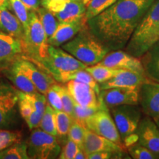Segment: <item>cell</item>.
Here are the masks:
<instances>
[{
  "instance_id": "cell-1",
  "label": "cell",
  "mask_w": 159,
  "mask_h": 159,
  "mask_svg": "<svg viewBox=\"0 0 159 159\" xmlns=\"http://www.w3.org/2000/svg\"><path fill=\"white\" fill-rule=\"evenodd\" d=\"M155 0H117L87 21L89 28L111 51L124 49Z\"/></svg>"
},
{
  "instance_id": "cell-2",
  "label": "cell",
  "mask_w": 159,
  "mask_h": 159,
  "mask_svg": "<svg viewBox=\"0 0 159 159\" xmlns=\"http://www.w3.org/2000/svg\"><path fill=\"white\" fill-rule=\"evenodd\" d=\"M158 41L159 0H155L135 29L124 49L130 55L140 58Z\"/></svg>"
},
{
  "instance_id": "cell-3",
  "label": "cell",
  "mask_w": 159,
  "mask_h": 159,
  "mask_svg": "<svg viewBox=\"0 0 159 159\" xmlns=\"http://www.w3.org/2000/svg\"><path fill=\"white\" fill-rule=\"evenodd\" d=\"M61 48L86 66L99 63L109 52L108 47L89 28L88 25Z\"/></svg>"
},
{
  "instance_id": "cell-4",
  "label": "cell",
  "mask_w": 159,
  "mask_h": 159,
  "mask_svg": "<svg viewBox=\"0 0 159 159\" xmlns=\"http://www.w3.org/2000/svg\"><path fill=\"white\" fill-rule=\"evenodd\" d=\"M39 66L47 70L57 82L61 83L67 75L88 66L68 52L52 45H49L47 57Z\"/></svg>"
},
{
  "instance_id": "cell-5",
  "label": "cell",
  "mask_w": 159,
  "mask_h": 159,
  "mask_svg": "<svg viewBox=\"0 0 159 159\" xmlns=\"http://www.w3.org/2000/svg\"><path fill=\"white\" fill-rule=\"evenodd\" d=\"M48 39L39 18L35 11H30L29 23L25 32L23 42L24 52H27L28 59L39 65L47 56Z\"/></svg>"
},
{
  "instance_id": "cell-6",
  "label": "cell",
  "mask_w": 159,
  "mask_h": 159,
  "mask_svg": "<svg viewBox=\"0 0 159 159\" xmlns=\"http://www.w3.org/2000/svg\"><path fill=\"white\" fill-rule=\"evenodd\" d=\"M27 144L30 158L54 159L61 150L57 137L41 129L33 130Z\"/></svg>"
},
{
  "instance_id": "cell-7",
  "label": "cell",
  "mask_w": 159,
  "mask_h": 159,
  "mask_svg": "<svg viewBox=\"0 0 159 159\" xmlns=\"http://www.w3.org/2000/svg\"><path fill=\"white\" fill-rule=\"evenodd\" d=\"M123 142L127 137L136 133L142 119V111L139 105H122L110 109Z\"/></svg>"
},
{
  "instance_id": "cell-8",
  "label": "cell",
  "mask_w": 159,
  "mask_h": 159,
  "mask_svg": "<svg viewBox=\"0 0 159 159\" xmlns=\"http://www.w3.org/2000/svg\"><path fill=\"white\" fill-rule=\"evenodd\" d=\"M84 126L95 134L112 141L125 149L118 129L109 110H99L84 121Z\"/></svg>"
},
{
  "instance_id": "cell-9",
  "label": "cell",
  "mask_w": 159,
  "mask_h": 159,
  "mask_svg": "<svg viewBox=\"0 0 159 159\" xmlns=\"http://www.w3.org/2000/svg\"><path fill=\"white\" fill-rule=\"evenodd\" d=\"M66 86L77 104L85 108L109 110L103 103L99 94L89 85L75 80H69Z\"/></svg>"
},
{
  "instance_id": "cell-10",
  "label": "cell",
  "mask_w": 159,
  "mask_h": 159,
  "mask_svg": "<svg viewBox=\"0 0 159 159\" xmlns=\"http://www.w3.org/2000/svg\"><path fill=\"white\" fill-rule=\"evenodd\" d=\"M19 91L16 87L0 83V129L8 128L15 116Z\"/></svg>"
},
{
  "instance_id": "cell-11",
  "label": "cell",
  "mask_w": 159,
  "mask_h": 159,
  "mask_svg": "<svg viewBox=\"0 0 159 159\" xmlns=\"http://www.w3.org/2000/svg\"><path fill=\"white\" fill-rule=\"evenodd\" d=\"M17 64L34 84L39 92L47 94L48 89L57 81L48 72H45L39 65L27 58H17Z\"/></svg>"
},
{
  "instance_id": "cell-12",
  "label": "cell",
  "mask_w": 159,
  "mask_h": 159,
  "mask_svg": "<svg viewBox=\"0 0 159 159\" xmlns=\"http://www.w3.org/2000/svg\"><path fill=\"white\" fill-rule=\"evenodd\" d=\"M139 105L142 113L152 119H159V83L148 80L139 89Z\"/></svg>"
},
{
  "instance_id": "cell-13",
  "label": "cell",
  "mask_w": 159,
  "mask_h": 159,
  "mask_svg": "<svg viewBox=\"0 0 159 159\" xmlns=\"http://www.w3.org/2000/svg\"><path fill=\"white\" fill-rule=\"evenodd\" d=\"M99 63L119 70H126L144 74L140 58L122 49L111 51Z\"/></svg>"
},
{
  "instance_id": "cell-14",
  "label": "cell",
  "mask_w": 159,
  "mask_h": 159,
  "mask_svg": "<svg viewBox=\"0 0 159 159\" xmlns=\"http://www.w3.org/2000/svg\"><path fill=\"white\" fill-rule=\"evenodd\" d=\"M139 89L113 88L100 90L102 102L108 109L122 105H139Z\"/></svg>"
},
{
  "instance_id": "cell-15",
  "label": "cell",
  "mask_w": 159,
  "mask_h": 159,
  "mask_svg": "<svg viewBox=\"0 0 159 159\" xmlns=\"http://www.w3.org/2000/svg\"><path fill=\"white\" fill-rule=\"evenodd\" d=\"M136 134L137 143L159 155V128L154 119L148 116L141 119Z\"/></svg>"
},
{
  "instance_id": "cell-16",
  "label": "cell",
  "mask_w": 159,
  "mask_h": 159,
  "mask_svg": "<svg viewBox=\"0 0 159 159\" xmlns=\"http://www.w3.org/2000/svg\"><path fill=\"white\" fill-rule=\"evenodd\" d=\"M86 26L87 21L85 17L66 22H59L56 30L48 39V43L54 47H61L73 39Z\"/></svg>"
},
{
  "instance_id": "cell-17",
  "label": "cell",
  "mask_w": 159,
  "mask_h": 159,
  "mask_svg": "<svg viewBox=\"0 0 159 159\" xmlns=\"http://www.w3.org/2000/svg\"><path fill=\"white\" fill-rule=\"evenodd\" d=\"M82 150L86 155L99 151H108L112 152H122L124 148L119 146L112 141L99 136L94 132L85 128L84 140H83Z\"/></svg>"
},
{
  "instance_id": "cell-18",
  "label": "cell",
  "mask_w": 159,
  "mask_h": 159,
  "mask_svg": "<svg viewBox=\"0 0 159 159\" xmlns=\"http://www.w3.org/2000/svg\"><path fill=\"white\" fill-rule=\"evenodd\" d=\"M148 80L144 74L121 70L109 80L99 84V87L100 90L113 88L139 89L142 83Z\"/></svg>"
},
{
  "instance_id": "cell-19",
  "label": "cell",
  "mask_w": 159,
  "mask_h": 159,
  "mask_svg": "<svg viewBox=\"0 0 159 159\" xmlns=\"http://www.w3.org/2000/svg\"><path fill=\"white\" fill-rule=\"evenodd\" d=\"M23 52L22 41L0 31V66L9 65Z\"/></svg>"
},
{
  "instance_id": "cell-20",
  "label": "cell",
  "mask_w": 159,
  "mask_h": 159,
  "mask_svg": "<svg viewBox=\"0 0 159 159\" xmlns=\"http://www.w3.org/2000/svg\"><path fill=\"white\" fill-rule=\"evenodd\" d=\"M59 22H66L85 17L86 5L83 1L70 2L48 9Z\"/></svg>"
},
{
  "instance_id": "cell-21",
  "label": "cell",
  "mask_w": 159,
  "mask_h": 159,
  "mask_svg": "<svg viewBox=\"0 0 159 159\" xmlns=\"http://www.w3.org/2000/svg\"><path fill=\"white\" fill-rule=\"evenodd\" d=\"M5 76L8 78L18 90L25 93L37 92L38 90L32 81L17 64L16 60L5 69Z\"/></svg>"
},
{
  "instance_id": "cell-22",
  "label": "cell",
  "mask_w": 159,
  "mask_h": 159,
  "mask_svg": "<svg viewBox=\"0 0 159 159\" xmlns=\"http://www.w3.org/2000/svg\"><path fill=\"white\" fill-rule=\"evenodd\" d=\"M0 31L24 42L25 30L18 18L7 7L0 8Z\"/></svg>"
},
{
  "instance_id": "cell-23",
  "label": "cell",
  "mask_w": 159,
  "mask_h": 159,
  "mask_svg": "<svg viewBox=\"0 0 159 159\" xmlns=\"http://www.w3.org/2000/svg\"><path fill=\"white\" fill-rule=\"evenodd\" d=\"M140 60L147 78L159 83V41L152 45Z\"/></svg>"
},
{
  "instance_id": "cell-24",
  "label": "cell",
  "mask_w": 159,
  "mask_h": 159,
  "mask_svg": "<svg viewBox=\"0 0 159 159\" xmlns=\"http://www.w3.org/2000/svg\"><path fill=\"white\" fill-rule=\"evenodd\" d=\"M18 106H19L20 114L25 120L30 130H33L39 128L43 115L40 114L33 108V107L25 97L24 93L20 91L19 93Z\"/></svg>"
},
{
  "instance_id": "cell-25",
  "label": "cell",
  "mask_w": 159,
  "mask_h": 159,
  "mask_svg": "<svg viewBox=\"0 0 159 159\" xmlns=\"http://www.w3.org/2000/svg\"><path fill=\"white\" fill-rule=\"evenodd\" d=\"M35 12L44 29L47 39H49L56 30L57 26L59 25L58 20L50 11L45 8L43 6L40 7Z\"/></svg>"
},
{
  "instance_id": "cell-26",
  "label": "cell",
  "mask_w": 159,
  "mask_h": 159,
  "mask_svg": "<svg viewBox=\"0 0 159 159\" xmlns=\"http://www.w3.org/2000/svg\"><path fill=\"white\" fill-rule=\"evenodd\" d=\"M85 70L88 71L99 84L109 80L121 71L119 69H114L105 66L100 63L89 66L85 68Z\"/></svg>"
},
{
  "instance_id": "cell-27",
  "label": "cell",
  "mask_w": 159,
  "mask_h": 159,
  "mask_svg": "<svg viewBox=\"0 0 159 159\" xmlns=\"http://www.w3.org/2000/svg\"><path fill=\"white\" fill-rule=\"evenodd\" d=\"M27 144L20 142L11 145L9 148L0 151V159H28Z\"/></svg>"
},
{
  "instance_id": "cell-28",
  "label": "cell",
  "mask_w": 159,
  "mask_h": 159,
  "mask_svg": "<svg viewBox=\"0 0 159 159\" xmlns=\"http://www.w3.org/2000/svg\"><path fill=\"white\" fill-rule=\"evenodd\" d=\"M69 80H75L77 82H80L91 86L94 89L97 94H100V87L99 84L97 82L93 77L85 69H79L75 71L70 74L67 75L63 79V83H67Z\"/></svg>"
},
{
  "instance_id": "cell-29",
  "label": "cell",
  "mask_w": 159,
  "mask_h": 159,
  "mask_svg": "<svg viewBox=\"0 0 159 159\" xmlns=\"http://www.w3.org/2000/svg\"><path fill=\"white\" fill-rule=\"evenodd\" d=\"M39 127L41 129L48 134L57 137L56 128V118H55V110L47 102L44 112H43Z\"/></svg>"
},
{
  "instance_id": "cell-30",
  "label": "cell",
  "mask_w": 159,
  "mask_h": 159,
  "mask_svg": "<svg viewBox=\"0 0 159 159\" xmlns=\"http://www.w3.org/2000/svg\"><path fill=\"white\" fill-rule=\"evenodd\" d=\"M116 1L117 0H90L86 5L85 19L89 21L108 8Z\"/></svg>"
},
{
  "instance_id": "cell-31",
  "label": "cell",
  "mask_w": 159,
  "mask_h": 159,
  "mask_svg": "<svg viewBox=\"0 0 159 159\" xmlns=\"http://www.w3.org/2000/svg\"><path fill=\"white\" fill-rule=\"evenodd\" d=\"M55 118L57 137H67L73 119L63 111H55Z\"/></svg>"
},
{
  "instance_id": "cell-32",
  "label": "cell",
  "mask_w": 159,
  "mask_h": 159,
  "mask_svg": "<svg viewBox=\"0 0 159 159\" xmlns=\"http://www.w3.org/2000/svg\"><path fill=\"white\" fill-rule=\"evenodd\" d=\"M10 10H12L14 15L23 25L25 32L27 29L29 23L30 11L21 0H10Z\"/></svg>"
},
{
  "instance_id": "cell-33",
  "label": "cell",
  "mask_w": 159,
  "mask_h": 159,
  "mask_svg": "<svg viewBox=\"0 0 159 159\" xmlns=\"http://www.w3.org/2000/svg\"><path fill=\"white\" fill-rule=\"evenodd\" d=\"M22 134L20 131L0 129V151L21 141Z\"/></svg>"
},
{
  "instance_id": "cell-34",
  "label": "cell",
  "mask_w": 159,
  "mask_h": 159,
  "mask_svg": "<svg viewBox=\"0 0 159 159\" xmlns=\"http://www.w3.org/2000/svg\"><path fill=\"white\" fill-rule=\"evenodd\" d=\"M85 132V127L84 125L78 121L73 119L70 128H69L67 137L76 143L79 148L81 149L83 146V140H84Z\"/></svg>"
},
{
  "instance_id": "cell-35",
  "label": "cell",
  "mask_w": 159,
  "mask_h": 159,
  "mask_svg": "<svg viewBox=\"0 0 159 159\" xmlns=\"http://www.w3.org/2000/svg\"><path fill=\"white\" fill-rule=\"evenodd\" d=\"M128 150L131 158L134 159H155L158 158V155L139 143H135L129 146Z\"/></svg>"
},
{
  "instance_id": "cell-36",
  "label": "cell",
  "mask_w": 159,
  "mask_h": 159,
  "mask_svg": "<svg viewBox=\"0 0 159 159\" xmlns=\"http://www.w3.org/2000/svg\"><path fill=\"white\" fill-rule=\"evenodd\" d=\"M23 93L25 97L29 101L32 106L33 107V108L40 114L43 115L47 104V99L46 95L41 94L39 91L33 93Z\"/></svg>"
},
{
  "instance_id": "cell-37",
  "label": "cell",
  "mask_w": 159,
  "mask_h": 159,
  "mask_svg": "<svg viewBox=\"0 0 159 159\" xmlns=\"http://www.w3.org/2000/svg\"><path fill=\"white\" fill-rule=\"evenodd\" d=\"M59 91L62 100L63 111L69 114L71 118L74 119L75 117V102L72 97L69 94L68 89L64 85L59 84Z\"/></svg>"
},
{
  "instance_id": "cell-38",
  "label": "cell",
  "mask_w": 159,
  "mask_h": 159,
  "mask_svg": "<svg viewBox=\"0 0 159 159\" xmlns=\"http://www.w3.org/2000/svg\"><path fill=\"white\" fill-rule=\"evenodd\" d=\"M47 102L55 111H63L62 100L59 91V83H55L48 89L47 94Z\"/></svg>"
},
{
  "instance_id": "cell-39",
  "label": "cell",
  "mask_w": 159,
  "mask_h": 159,
  "mask_svg": "<svg viewBox=\"0 0 159 159\" xmlns=\"http://www.w3.org/2000/svg\"><path fill=\"white\" fill-rule=\"evenodd\" d=\"M98 111H99V109L85 108V107H83L81 106V105L75 102L74 119L81 122L83 125H84V121L85 119L88 118V117L91 116V115L95 114V113Z\"/></svg>"
},
{
  "instance_id": "cell-40",
  "label": "cell",
  "mask_w": 159,
  "mask_h": 159,
  "mask_svg": "<svg viewBox=\"0 0 159 159\" xmlns=\"http://www.w3.org/2000/svg\"><path fill=\"white\" fill-rule=\"evenodd\" d=\"M79 149V146L76 143L68 139L61 150L58 158L60 159H75V155Z\"/></svg>"
},
{
  "instance_id": "cell-41",
  "label": "cell",
  "mask_w": 159,
  "mask_h": 159,
  "mask_svg": "<svg viewBox=\"0 0 159 159\" xmlns=\"http://www.w3.org/2000/svg\"><path fill=\"white\" fill-rule=\"evenodd\" d=\"M114 156H116L119 158H120L122 156V152H112L108 151H99L95 152L87 156L88 159H110L114 158Z\"/></svg>"
},
{
  "instance_id": "cell-42",
  "label": "cell",
  "mask_w": 159,
  "mask_h": 159,
  "mask_svg": "<svg viewBox=\"0 0 159 159\" xmlns=\"http://www.w3.org/2000/svg\"><path fill=\"white\" fill-rule=\"evenodd\" d=\"M83 1V0H41V5L45 8L49 9L54 6L63 5V4L70 2H78Z\"/></svg>"
},
{
  "instance_id": "cell-43",
  "label": "cell",
  "mask_w": 159,
  "mask_h": 159,
  "mask_svg": "<svg viewBox=\"0 0 159 159\" xmlns=\"http://www.w3.org/2000/svg\"><path fill=\"white\" fill-rule=\"evenodd\" d=\"M29 11H36L41 5V0H21Z\"/></svg>"
},
{
  "instance_id": "cell-44",
  "label": "cell",
  "mask_w": 159,
  "mask_h": 159,
  "mask_svg": "<svg viewBox=\"0 0 159 159\" xmlns=\"http://www.w3.org/2000/svg\"><path fill=\"white\" fill-rule=\"evenodd\" d=\"M86 158H87V156L84 152V151H83L82 149L80 148L78 151H77L76 155H75V159H86Z\"/></svg>"
},
{
  "instance_id": "cell-45",
  "label": "cell",
  "mask_w": 159,
  "mask_h": 159,
  "mask_svg": "<svg viewBox=\"0 0 159 159\" xmlns=\"http://www.w3.org/2000/svg\"><path fill=\"white\" fill-rule=\"evenodd\" d=\"M2 7H7L10 9L11 5H10V0H0V8Z\"/></svg>"
},
{
  "instance_id": "cell-46",
  "label": "cell",
  "mask_w": 159,
  "mask_h": 159,
  "mask_svg": "<svg viewBox=\"0 0 159 159\" xmlns=\"http://www.w3.org/2000/svg\"><path fill=\"white\" fill-rule=\"evenodd\" d=\"M154 121H155V122H156V125H158V127L159 128V119H154Z\"/></svg>"
},
{
  "instance_id": "cell-47",
  "label": "cell",
  "mask_w": 159,
  "mask_h": 159,
  "mask_svg": "<svg viewBox=\"0 0 159 159\" xmlns=\"http://www.w3.org/2000/svg\"><path fill=\"white\" fill-rule=\"evenodd\" d=\"M89 1H90V0H83V3H84L85 4V5H87V3H88L89 2Z\"/></svg>"
},
{
  "instance_id": "cell-48",
  "label": "cell",
  "mask_w": 159,
  "mask_h": 159,
  "mask_svg": "<svg viewBox=\"0 0 159 159\" xmlns=\"http://www.w3.org/2000/svg\"><path fill=\"white\" fill-rule=\"evenodd\" d=\"M158 158H159V155H158Z\"/></svg>"
}]
</instances>
